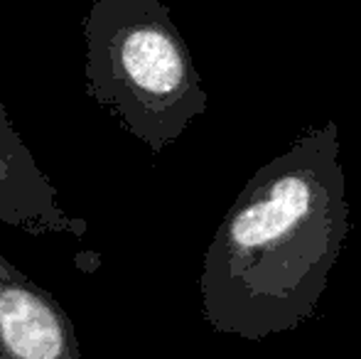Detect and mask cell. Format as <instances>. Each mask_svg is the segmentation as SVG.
<instances>
[{"instance_id":"3957f363","label":"cell","mask_w":361,"mask_h":359,"mask_svg":"<svg viewBox=\"0 0 361 359\" xmlns=\"http://www.w3.org/2000/svg\"><path fill=\"white\" fill-rule=\"evenodd\" d=\"M0 359H84L64 308L0 254Z\"/></svg>"},{"instance_id":"6da1fadb","label":"cell","mask_w":361,"mask_h":359,"mask_svg":"<svg viewBox=\"0 0 361 359\" xmlns=\"http://www.w3.org/2000/svg\"><path fill=\"white\" fill-rule=\"evenodd\" d=\"M349 236L339 126H307L248 178L219 221L200 273L219 335L261 342L317 312Z\"/></svg>"},{"instance_id":"7a4b0ae2","label":"cell","mask_w":361,"mask_h":359,"mask_svg":"<svg viewBox=\"0 0 361 359\" xmlns=\"http://www.w3.org/2000/svg\"><path fill=\"white\" fill-rule=\"evenodd\" d=\"M84 42L86 94L152 153L207 111L200 72L162 0H94Z\"/></svg>"},{"instance_id":"277c9868","label":"cell","mask_w":361,"mask_h":359,"mask_svg":"<svg viewBox=\"0 0 361 359\" xmlns=\"http://www.w3.org/2000/svg\"><path fill=\"white\" fill-rule=\"evenodd\" d=\"M0 221L32 236H86L89 224L62 207L54 182L42 173L0 106Z\"/></svg>"}]
</instances>
